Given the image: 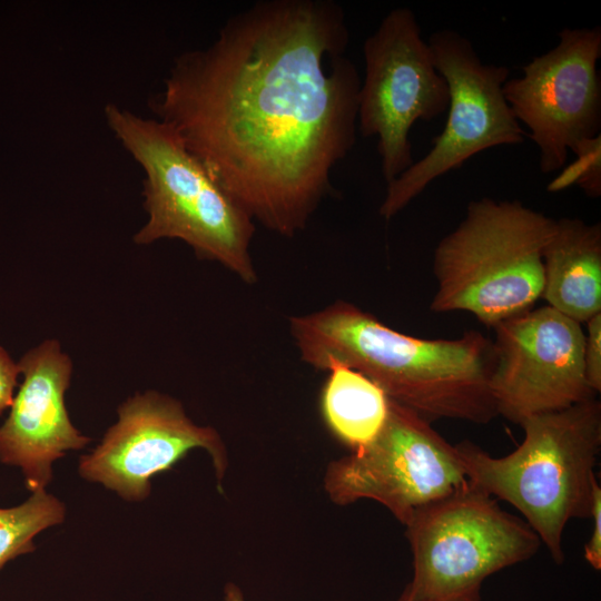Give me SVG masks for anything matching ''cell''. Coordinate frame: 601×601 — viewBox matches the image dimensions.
<instances>
[{
    "instance_id": "6da1fadb",
    "label": "cell",
    "mask_w": 601,
    "mask_h": 601,
    "mask_svg": "<svg viewBox=\"0 0 601 601\" xmlns=\"http://www.w3.org/2000/svg\"><path fill=\"white\" fill-rule=\"evenodd\" d=\"M348 41L334 1H258L178 56L150 107L254 221L294 237L356 141Z\"/></svg>"
},
{
    "instance_id": "7a4b0ae2",
    "label": "cell",
    "mask_w": 601,
    "mask_h": 601,
    "mask_svg": "<svg viewBox=\"0 0 601 601\" xmlns=\"http://www.w3.org/2000/svg\"><path fill=\"white\" fill-rule=\"evenodd\" d=\"M289 331L304 363L324 371L328 361L341 362L430 423L486 424L497 416L490 391L493 341L477 331L455 339L418 338L342 299L290 317Z\"/></svg>"
},
{
    "instance_id": "3957f363",
    "label": "cell",
    "mask_w": 601,
    "mask_h": 601,
    "mask_svg": "<svg viewBox=\"0 0 601 601\" xmlns=\"http://www.w3.org/2000/svg\"><path fill=\"white\" fill-rule=\"evenodd\" d=\"M519 425L524 437L510 454L495 457L464 441L456 444L460 460L467 481L513 505L561 564L565 525L591 514L601 403L593 398Z\"/></svg>"
},
{
    "instance_id": "277c9868",
    "label": "cell",
    "mask_w": 601,
    "mask_h": 601,
    "mask_svg": "<svg viewBox=\"0 0 601 601\" xmlns=\"http://www.w3.org/2000/svg\"><path fill=\"white\" fill-rule=\"evenodd\" d=\"M115 138L144 171L148 219L135 234L138 245L180 239L198 258L214 260L254 284L250 256L255 221L226 194L179 135L157 118L115 104L105 109Z\"/></svg>"
},
{
    "instance_id": "5b68a950",
    "label": "cell",
    "mask_w": 601,
    "mask_h": 601,
    "mask_svg": "<svg viewBox=\"0 0 601 601\" xmlns=\"http://www.w3.org/2000/svg\"><path fill=\"white\" fill-rule=\"evenodd\" d=\"M555 220L520 200H471L435 247L430 309L467 312L493 328L533 308L542 297V254Z\"/></svg>"
},
{
    "instance_id": "8992f818",
    "label": "cell",
    "mask_w": 601,
    "mask_h": 601,
    "mask_svg": "<svg viewBox=\"0 0 601 601\" xmlns=\"http://www.w3.org/2000/svg\"><path fill=\"white\" fill-rule=\"evenodd\" d=\"M405 526L413 577L398 601H481L487 577L541 545L522 518L470 482L416 511Z\"/></svg>"
},
{
    "instance_id": "52a82bcc",
    "label": "cell",
    "mask_w": 601,
    "mask_h": 601,
    "mask_svg": "<svg viewBox=\"0 0 601 601\" xmlns=\"http://www.w3.org/2000/svg\"><path fill=\"white\" fill-rule=\"evenodd\" d=\"M427 42L449 87L447 119L427 154L387 185L380 207L386 220L433 180L486 149L521 145L526 135L504 97L508 67L483 62L471 40L455 30L435 31Z\"/></svg>"
},
{
    "instance_id": "ba28073f",
    "label": "cell",
    "mask_w": 601,
    "mask_h": 601,
    "mask_svg": "<svg viewBox=\"0 0 601 601\" xmlns=\"http://www.w3.org/2000/svg\"><path fill=\"white\" fill-rule=\"evenodd\" d=\"M364 80L358 91L357 126L377 137L386 185L414 164L410 131L447 110L449 87L436 69L414 12L391 10L363 45Z\"/></svg>"
},
{
    "instance_id": "9c48e42d",
    "label": "cell",
    "mask_w": 601,
    "mask_h": 601,
    "mask_svg": "<svg viewBox=\"0 0 601 601\" xmlns=\"http://www.w3.org/2000/svg\"><path fill=\"white\" fill-rule=\"evenodd\" d=\"M467 482L456 445L390 400L382 430L364 447L328 464L324 489L338 505L376 501L406 525L416 511Z\"/></svg>"
},
{
    "instance_id": "30bf717a",
    "label": "cell",
    "mask_w": 601,
    "mask_h": 601,
    "mask_svg": "<svg viewBox=\"0 0 601 601\" xmlns=\"http://www.w3.org/2000/svg\"><path fill=\"white\" fill-rule=\"evenodd\" d=\"M549 51L509 78L504 97L539 149L542 174L561 170L569 152L601 131V29L564 28Z\"/></svg>"
},
{
    "instance_id": "8fae6325",
    "label": "cell",
    "mask_w": 601,
    "mask_h": 601,
    "mask_svg": "<svg viewBox=\"0 0 601 601\" xmlns=\"http://www.w3.org/2000/svg\"><path fill=\"white\" fill-rule=\"evenodd\" d=\"M490 391L497 415L523 420L597 398L583 365L581 324L551 306L531 308L494 327Z\"/></svg>"
},
{
    "instance_id": "7c38bea8",
    "label": "cell",
    "mask_w": 601,
    "mask_h": 601,
    "mask_svg": "<svg viewBox=\"0 0 601 601\" xmlns=\"http://www.w3.org/2000/svg\"><path fill=\"white\" fill-rule=\"evenodd\" d=\"M118 420L100 443L79 459L78 472L129 502L146 500L151 479L170 470L193 449L211 457L220 482L228 466L226 446L210 426L194 423L181 403L156 391L136 393L117 410Z\"/></svg>"
},
{
    "instance_id": "4fadbf2b",
    "label": "cell",
    "mask_w": 601,
    "mask_h": 601,
    "mask_svg": "<svg viewBox=\"0 0 601 601\" xmlns=\"http://www.w3.org/2000/svg\"><path fill=\"white\" fill-rule=\"evenodd\" d=\"M22 383L0 425V462L21 470L30 492L46 489L52 464L90 442L71 422L65 394L72 362L57 339L28 351L18 363Z\"/></svg>"
},
{
    "instance_id": "5bb4252c",
    "label": "cell",
    "mask_w": 601,
    "mask_h": 601,
    "mask_svg": "<svg viewBox=\"0 0 601 601\" xmlns=\"http://www.w3.org/2000/svg\"><path fill=\"white\" fill-rule=\"evenodd\" d=\"M542 258V298L549 306L580 324L601 313L600 223L556 219Z\"/></svg>"
},
{
    "instance_id": "9a60e30c",
    "label": "cell",
    "mask_w": 601,
    "mask_h": 601,
    "mask_svg": "<svg viewBox=\"0 0 601 601\" xmlns=\"http://www.w3.org/2000/svg\"><path fill=\"white\" fill-rule=\"evenodd\" d=\"M325 370L329 376L321 398L324 420L352 450L364 447L382 430L390 398L376 383L341 362L331 359Z\"/></svg>"
},
{
    "instance_id": "2e32d148",
    "label": "cell",
    "mask_w": 601,
    "mask_h": 601,
    "mask_svg": "<svg viewBox=\"0 0 601 601\" xmlns=\"http://www.w3.org/2000/svg\"><path fill=\"white\" fill-rule=\"evenodd\" d=\"M65 519L66 505L46 489L31 492L17 506L0 508V571L13 559L33 552L35 536Z\"/></svg>"
},
{
    "instance_id": "e0dca14e",
    "label": "cell",
    "mask_w": 601,
    "mask_h": 601,
    "mask_svg": "<svg viewBox=\"0 0 601 601\" xmlns=\"http://www.w3.org/2000/svg\"><path fill=\"white\" fill-rule=\"evenodd\" d=\"M601 135L585 140L577 146L572 152L575 159L564 166L548 186V190L555 193L569 186H579L588 196L601 195Z\"/></svg>"
},
{
    "instance_id": "ac0fdd59",
    "label": "cell",
    "mask_w": 601,
    "mask_h": 601,
    "mask_svg": "<svg viewBox=\"0 0 601 601\" xmlns=\"http://www.w3.org/2000/svg\"><path fill=\"white\" fill-rule=\"evenodd\" d=\"M583 365L585 380L597 394L601 391V313L587 322L584 333Z\"/></svg>"
},
{
    "instance_id": "d6986e66",
    "label": "cell",
    "mask_w": 601,
    "mask_h": 601,
    "mask_svg": "<svg viewBox=\"0 0 601 601\" xmlns=\"http://www.w3.org/2000/svg\"><path fill=\"white\" fill-rule=\"evenodd\" d=\"M593 521L592 534L584 546V558L594 569L601 570V489L594 486L591 514Z\"/></svg>"
},
{
    "instance_id": "ffe728a7",
    "label": "cell",
    "mask_w": 601,
    "mask_h": 601,
    "mask_svg": "<svg viewBox=\"0 0 601 601\" xmlns=\"http://www.w3.org/2000/svg\"><path fill=\"white\" fill-rule=\"evenodd\" d=\"M19 375L18 363L0 345V415L12 404Z\"/></svg>"
},
{
    "instance_id": "44dd1931",
    "label": "cell",
    "mask_w": 601,
    "mask_h": 601,
    "mask_svg": "<svg viewBox=\"0 0 601 601\" xmlns=\"http://www.w3.org/2000/svg\"><path fill=\"white\" fill-rule=\"evenodd\" d=\"M224 601H245L240 588L235 583H227L224 589Z\"/></svg>"
}]
</instances>
